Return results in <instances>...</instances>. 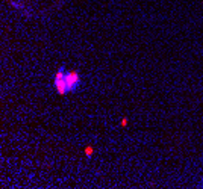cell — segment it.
<instances>
[{
	"instance_id": "cell-1",
	"label": "cell",
	"mask_w": 203,
	"mask_h": 189,
	"mask_svg": "<svg viewBox=\"0 0 203 189\" xmlns=\"http://www.w3.org/2000/svg\"><path fill=\"white\" fill-rule=\"evenodd\" d=\"M65 73H67V71L64 70V67H61V68L56 71V74H55L53 83H55V89L58 91L59 95H65V94L68 92L67 83H65Z\"/></svg>"
},
{
	"instance_id": "cell-2",
	"label": "cell",
	"mask_w": 203,
	"mask_h": 189,
	"mask_svg": "<svg viewBox=\"0 0 203 189\" xmlns=\"http://www.w3.org/2000/svg\"><path fill=\"white\" fill-rule=\"evenodd\" d=\"M65 83H67L68 92L76 91V88L81 85V74L78 71H67L65 73Z\"/></svg>"
},
{
	"instance_id": "cell-3",
	"label": "cell",
	"mask_w": 203,
	"mask_h": 189,
	"mask_svg": "<svg viewBox=\"0 0 203 189\" xmlns=\"http://www.w3.org/2000/svg\"><path fill=\"white\" fill-rule=\"evenodd\" d=\"M85 154H86V156H91V154H92V148H91V147H86V148H85Z\"/></svg>"
},
{
	"instance_id": "cell-4",
	"label": "cell",
	"mask_w": 203,
	"mask_h": 189,
	"mask_svg": "<svg viewBox=\"0 0 203 189\" xmlns=\"http://www.w3.org/2000/svg\"><path fill=\"white\" fill-rule=\"evenodd\" d=\"M126 124H127V119H126V118H124V119H121V126H123V127H124V126H126Z\"/></svg>"
}]
</instances>
